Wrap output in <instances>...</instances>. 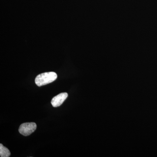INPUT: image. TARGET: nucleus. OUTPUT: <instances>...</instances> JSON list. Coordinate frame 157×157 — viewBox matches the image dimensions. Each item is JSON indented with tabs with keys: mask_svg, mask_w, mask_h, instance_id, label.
Instances as JSON below:
<instances>
[{
	"mask_svg": "<svg viewBox=\"0 0 157 157\" xmlns=\"http://www.w3.org/2000/svg\"><path fill=\"white\" fill-rule=\"evenodd\" d=\"M57 78V75L53 72H47L39 74L35 79L36 84L41 86L51 83Z\"/></svg>",
	"mask_w": 157,
	"mask_h": 157,
	"instance_id": "f257e3e1",
	"label": "nucleus"
},
{
	"mask_svg": "<svg viewBox=\"0 0 157 157\" xmlns=\"http://www.w3.org/2000/svg\"><path fill=\"white\" fill-rule=\"evenodd\" d=\"M36 128V124L35 123H25L21 125L19 127V132L24 136H27L33 133Z\"/></svg>",
	"mask_w": 157,
	"mask_h": 157,
	"instance_id": "f03ea898",
	"label": "nucleus"
},
{
	"mask_svg": "<svg viewBox=\"0 0 157 157\" xmlns=\"http://www.w3.org/2000/svg\"><path fill=\"white\" fill-rule=\"evenodd\" d=\"M68 94L67 93H62L59 94L52 98L51 104L53 107H56L61 105L64 101L67 98Z\"/></svg>",
	"mask_w": 157,
	"mask_h": 157,
	"instance_id": "7ed1b4c3",
	"label": "nucleus"
},
{
	"mask_svg": "<svg viewBox=\"0 0 157 157\" xmlns=\"http://www.w3.org/2000/svg\"><path fill=\"white\" fill-rule=\"evenodd\" d=\"M11 153L7 147L3 146L2 144H0V156L1 157H10Z\"/></svg>",
	"mask_w": 157,
	"mask_h": 157,
	"instance_id": "20e7f679",
	"label": "nucleus"
}]
</instances>
